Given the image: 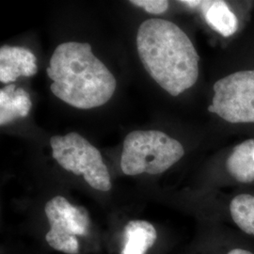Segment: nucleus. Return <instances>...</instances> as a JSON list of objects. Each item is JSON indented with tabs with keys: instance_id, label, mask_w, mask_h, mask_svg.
Returning <instances> with one entry per match:
<instances>
[{
	"instance_id": "4468645a",
	"label": "nucleus",
	"mask_w": 254,
	"mask_h": 254,
	"mask_svg": "<svg viewBox=\"0 0 254 254\" xmlns=\"http://www.w3.org/2000/svg\"><path fill=\"white\" fill-rule=\"evenodd\" d=\"M225 254H254V250L248 246L231 245Z\"/></svg>"
},
{
	"instance_id": "f8f14e48",
	"label": "nucleus",
	"mask_w": 254,
	"mask_h": 254,
	"mask_svg": "<svg viewBox=\"0 0 254 254\" xmlns=\"http://www.w3.org/2000/svg\"><path fill=\"white\" fill-rule=\"evenodd\" d=\"M232 221L246 236L254 238V193L236 195L229 204Z\"/></svg>"
},
{
	"instance_id": "0eeeda50",
	"label": "nucleus",
	"mask_w": 254,
	"mask_h": 254,
	"mask_svg": "<svg viewBox=\"0 0 254 254\" xmlns=\"http://www.w3.org/2000/svg\"><path fill=\"white\" fill-rule=\"evenodd\" d=\"M36 57L30 50L20 46H4L0 48V81L14 82L20 76L36 74Z\"/></svg>"
},
{
	"instance_id": "6e6552de",
	"label": "nucleus",
	"mask_w": 254,
	"mask_h": 254,
	"mask_svg": "<svg viewBox=\"0 0 254 254\" xmlns=\"http://www.w3.org/2000/svg\"><path fill=\"white\" fill-rule=\"evenodd\" d=\"M31 108L30 96L23 88L9 84L0 90V126L27 117Z\"/></svg>"
},
{
	"instance_id": "f257e3e1",
	"label": "nucleus",
	"mask_w": 254,
	"mask_h": 254,
	"mask_svg": "<svg viewBox=\"0 0 254 254\" xmlns=\"http://www.w3.org/2000/svg\"><path fill=\"white\" fill-rule=\"evenodd\" d=\"M136 47L147 73L171 95L178 96L196 84L200 56L190 37L173 22L144 21L137 30Z\"/></svg>"
},
{
	"instance_id": "9b49d317",
	"label": "nucleus",
	"mask_w": 254,
	"mask_h": 254,
	"mask_svg": "<svg viewBox=\"0 0 254 254\" xmlns=\"http://www.w3.org/2000/svg\"><path fill=\"white\" fill-rule=\"evenodd\" d=\"M210 27L223 37L234 35L238 28V20L224 1H202L200 5Z\"/></svg>"
},
{
	"instance_id": "423d86ee",
	"label": "nucleus",
	"mask_w": 254,
	"mask_h": 254,
	"mask_svg": "<svg viewBox=\"0 0 254 254\" xmlns=\"http://www.w3.org/2000/svg\"><path fill=\"white\" fill-rule=\"evenodd\" d=\"M50 230L46 242L56 251L67 254L79 253L76 236H85L90 226L88 213L83 207L74 206L62 196L47 201L45 207Z\"/></svg>"
},
{
	"instance_id": "39448f33",
	"label": "nucleus",
	"mask_w": 254,
	"mask_h": 254,
	"mask_svg": "<svg viewBox=\"0 0 254 254\" xmlns=\"http://www.w3.org/2000/svg\"><path fill=\"white\" fill-rule=\"evenodd\" d=\"M209 112L230 124H254V70L230 73L214 84Z\"/></svg>"
},
{
	"instance_id": "ddd939ff",
	"label": "nucleus",
	"mask_w": 254,
	"mask_h": 254,
	"mask_svg": "<svg viewBox=\"0 0 254 254\" xmlns=\"http://www.w3.org/2000/svg\"><path fill=\"white\" fill-rule=\"evenodd\" d=\"M130 2L153 14H161L169 9V1L166 0H132Z\"/></svg>"
},
{
	"instance_id": "7ed1b4c3",
	"label": "nucleus",
	"mask_w": 254,
	"mask_h": 254,
	"mask_svg": "<svg viewBox=\"0 0 254 254\" xmlns=\"http://www.w3.org/2000/svg\"><path fill=\"white\" fill-rule=\"evenodd\" d=\"M185 155L181 143L157 130L133 131L124 141L121 168L127 175L160 174Z\"/></svg>"
},
{
	"instance_id": "9d476101",
	"label": "nucleus",
	"mask_w": 254,
	"mask_h": 254,
	"mask_svg": "<svg viewBox=\"0 0 254 254\" xmlns=\"http://www.w3.org/2000/svg\"><path fill=\"white\" fill-rule=\"evenodd\" d=\"M125 245L121 254H146L154 245L157 234L150 222L131 220L125 227Z\"/></svg>"
},
{
	"instance_id": "f03ea898",
	"label": "nucleus",
	"mask_w": 254,
	"mask_h": 254,
	"mask_svg": "<svg viewBox=\"0 0 254 254\" xmlns=\"http://www.w3.org/2000/svg\"><path fill=\"white\" fill-rule=\"evenodd\" d=\"M46 73L53 80L50 90L55 96L76 109L105 105L117 87L114 75L87 43L61 44L55 49Z\"/></svg>"
},
{
	"instance_id": "20e7f679",
	"label": "nucleus",
	"mask_w": 254,
	"mask_h": 254,
	"mask_svg": "<svg viewBox=\"0 0 254 254\" xmlns=\"http://www.w3.org/2000/svg\"><path fill=\"white\" fill-rule=\"evenodd\" d=\"M52 155L65 171L83 175L91 188L100 191L111 190L108 167L99 150L75 132L50 138Z\"/></svg>"
},
{
	"instance_id": "1a4fd4ad",
	"label": "nucleus",
	"mask_w": 254,
	"mask_h": 254,
	"mask_svg": "<svg viewBox=\"0 0 254 254\" xmlns=\"http://www.w3.org/2000/svg\"><path fill=\"white\" fill-rule=\"evenodd\" d=\"M228 173L241 184L254 183V138L236 145L226 161Z\"/></svg>"
}]
</instances>
